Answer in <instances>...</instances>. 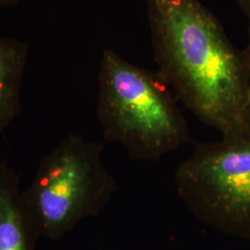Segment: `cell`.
I'll use <instances>...</instances> for the list:
<instances>
[{
    "label": "cell",
    "instance_id": "cell-1",
    "mask_svg": "<svg viewBox=\"0 0 250 250\" xmlns=\"http://www.w3.org/2000/svg\"><path fill=\"white\" fill-rule=\"evenodd\" d=\"M159 74L185 106L222 136L248 130V68L200 0H146Z\"/></svg>",
    "mask_w": 250,
    "mask_h": 250
},
{
    "label": "cell",
    "instance_id": "cell-8",
    "mask_svg": "<svg viewBox=\"0 0 250 250\" xmlns=\"http://www.w3.org/2000/svg\"><path fill=\"white\" fill-rule=\"evenodd\" d=\"M239 6L250 22V0H238Z\"/></svg>",
    "mask_w": 250,
    "mask_h": 250
},
{
    "label": "cell",
    "instance_id": "cell-9",
    "mask_svg": "<svg viewBox=\"0 0 250 250\" xmlns=\"http://www.w3.org/2000/svg\"><path fill=\"white\" fill-rule=\"evenodd\" d=\"M22 0H0V9L5 8V7H10V6H15L21 2Z\"/></svg>",
    "mask_w": 250,
    "mask_h": 250
},
{
    "label": "cell",
    "instance_id": "cell-7",
    "mask_svg": "<svg viewBox=\"0 0 250 250\" xmlns=\"http://www.w3.org/2000/svg\"><path fill=\"white\" fill-rule=\"evenodd\" d=\"M247 60L248 68V93H247V106H246V121L248 128L250 129V25L249 28V45L244 50Z\"/></svg>",
    "mask_w": 250,
    "mask_h": 250
},
{
    "label": "cell",
    "instance_id": "cell-6",
    "mask_svg": "<svg viewBox=\"0 0 250 250\" xmlns=\"http://www.w3.org/2000/svg\"><path fill=\"white\" fill-rule=\"evenodd\" d=\"M29 45L0 36V134L9 127L21 108V83Z\"/></svg>",
    "mask_w": 250,
    "mask_h": 250
},
{
    "label": "cell",
    "instance_id": "cell-2",
    "mask_svg": "<svg viewBox=\"0 0 250 250\" xmlns=\"http://www.w3.org/2000/svg\"><path fill=\"white\" fill-rule=\"evenodd\" d=\"M97 113L106 141L123 146L131 158L158 161L190 140L188 123L158 73L103 50Z\"/></svg>",
    "mask_w": 250,
    "mask_h": 250
},
{
    "label": "cell",
    "instance_id": "cell-4",
    "mask_svg": "<svg viewBox=\"0 0 250 250\" xmlns=\"http://www.w3.org/2000/svg\"><path fill=\"white\" fill-rule=\"evenodd\" d=\"M174 183L200 222L250 241V129L197 145L179 164Z\"/></svg>",
    "mask_w": 250,
    "mask_h": 250
},
{
    "label": "cell",
    "instance_id": "cell-5",
    "mask_svg": "<svg viewBox=\"0 0 250 250\" xmlns=\"http://www.w3.org/2000/svg\"><path fill=\"white\" fill-rule=\"evenodd\" d=\"M37 240L23 207L19 175L0 160V250H36Z\"/></svg>",
    "mask_w": 250,
    "mask_h": 250
},
{
    "label": "cell",
    "instance_id": "cell-3",
    "mask_svg": "<svg viewBox=\"0 0 250 250\" xmlns=\"http://www.w3.org/2000/svg\"><path fill=\"white\" fill-rule=\"evenodd\" d=\"M104 144L70 134L40 162L22 203L37 239L60 240L105 208L118 189L102 161Z\"/></svg>",
    "mask_w": 250,
    "mask_h": 250
}]
</instances>
